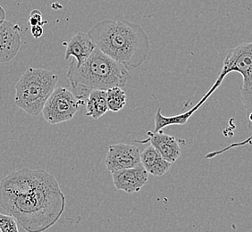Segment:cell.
Instances as JSON below:
<instances>
[{"instance_id": "14", "label": "cell", "mask_w": 252, "mask_h": 232, "mask_svg": "<svg viewBox=\"0 0 252 232\" xmlns=\"http://www.w3.org/2000/svg\"><path fill=\"white\" fill-rule=\"evenodd\" d=\"M126 92L120 87H114L107 89V100L108 110L117 113L121 111L126 105Z\"/></svg>"}, {"instance_id": "12", "label": "cell", "mask_w": 252, "mask_h": 232, "mask_svg": "<svg viewBox=\"0 0 252 232\" xmlns=\"http://www.w3.org/2000/svg\"><path fill=\"white\" fill-rule=\"evenodd\" d=\"M141 162L149 174L156 177L164 176L172 165L153 145L148 146L141 152Z\"/></svg>"}, {"instance_id": "9", "label": "cell", "mask_w": 252, "mask_h": 232, "mask_svg": "<svg viewBox=\"0 0 252 232\" xmlns=\"http://www.w3.org/2000/svg\"><path fill=\"white\" fill-rule=\"evenodd\" d=\"M111 174L117 189L128 194L139 192L149 179V173L141 163L135 167L120 170Z\"/></svg>"}, {"instance_id": "7", "label": "cell", "mask_w": 252, "mask_h": 232, "mask_svg": "<svg viewBox=\"0 0 252 232\" xmlns=\"http://www.w3.org/2000/svg\"><path fill=\"white\" fill-rule=\"evenodd\" d=\"M141 163V152L135 145L117 143L108 146L105 165L111 174L135 167Z\"/></svg>"}, {"instance_id": "8", "label": "cell", "mask_w": 252, "mask_h": 232, "mask_svg": "<svg viewBox=\"0 0 252 232\" xmlns=\"http://www.w3.org/2000/svg\"><path fill=\"white\" fill-rule=\"evenodd\" d=\"M22 45L21 28L18 25L0 21V63H8L15 58Z\"/></svg>"}, {"instance_id": "18", "label": "cell", "mask_w": 252, "mask_h": 232, "mask_svg": "<svg viewBox=\"0 0 252 232\" xmlns=\"http://www.w3.org/2000/svg\"><path fill=\"white\" fill-rule=\"evenodd\" d=\"M252 232V230H251V231H248V232Z\"/></svg>"}, {"instance_id": "17", "label": "cell", "mask_w": 252, "mask_h": 232, "mask_svg": "<svg viewBox=\"0 0 252 232\" xmlns=\"http://www.w3.org/2000/svg\"><path fill=\"white\" fill-rule=\"evenodd\" d=\"M32 34L34 39H39L43 35V28L41 25L32 26Z\"/></svg>"}, {"instance_id": "4", "label": "cell", "mask_w": 252, "mask_h": 232, "mask_svg": "<svg viewBox=\"0 0 252 232\" xmlns=\"http://www.w3.org/2000/svg\"><path fill=\"white\" fill-rule=\"evenodd\" d=\"M58 83L59 76L51 71L27 69L15 85V106L29 116H39Z\"/></svg>"}, {"instance_id": "3", "label": "cell", "mask_w": 252, "mask_h": 232, "mask_svg": "<svg viewBox=\"0 0 252 232\" xmlns=\"http://www.w3.org/2000/svg\"><path fill=\"white\" fill-rule=\"evenodd\" d=\"M67 79L73 94L85 105L90 92L125 87L131 79V74L126 65L96 48L81 64L73 58L68 68Z\"/></svg>"}, {"instance_id": "5", "label": "cell", "mask_w": 252, "mask_h": 232, "mask_svg": "<svg viewBox=\"0 0 252 232\" xmlns=\"http://www.w3.org/2000/svg\"><path fill=\"white\" fill-rule=\"evenodd\" d=\"M231 73L242 74L243 81L241 92L252 91V42L239 45L228 52L219 77L208 93L193 107L195 111H197L200 106L207 101L215 90L221 86L225 76Z\"/></svg>"}, {"instance_id": "16", "label": "cell", "mask_w": 252, "mask_h": 232, "mask_svg": "<svg viewBox=\"0 0 252 232\" xmlns=\"http://www.w3.org/2000/svg\"><path fill=\"white\" fill-rule=\"evenodd\" d=\"M29 24L31 26H36V25L43 26L47 24V21H43L42 14L39 10L34 9L30 14Z\"/></svg>"}, {"instance_id": "1", "label": "cell", "mask_w": 252, "mask_h": 232, "mask_svg": "<svg viewBox=\"0 0 252 232\" xmlns=\"http://www.w3.org/2000/svg\"><path fill=\"white\" fill-rule=\"evenodd\" d=\"M65 196L45 170H18L0 182V206L27 232H44L62 217Z\"/></svg>"}, {"instance_id": "10", "label": "cell", "mask_w": 252, "mask_h": 232, "mask_svg": "<svg viewBox=\"0 0 252 232\" xmlns=\"http://www.w3.org/2000/svg\"><path fill=\"white\" fill-rule=\"evenodd\" d=\"M141 144H145L150 142L158 150L167 162L171 164L175 163L179 159L182 150L180 143H185L183 140H177L174 136L165 134L163 130L157 131H148L147 139L143 141H135Z\"/></svg>"}, {"instance_id": "2", "label": "cell", "mask_w": 252, "mask_h": 232, "mask_svg": "<svg viewBox=\"0 0 252 232\" xmlns=\"http://www.w3.org/2000/svg\"><path fill=\"white\" fill-rule=\"evenodd\" d=\"M88 34L97 49L128 69L141 67L150 51V39L140 25L128 21L106 20Z\"/></svg>"}, {"instance_id": "19", "label": "cell", "mask_w": 252, "mask_h": 232, "mask_svg": "<svg viewBox=\"0 0 252 232\" xmlns=\"http://www.w3.org/2000/svg\"></svg>"}, {"instance_id": "11", "label": "cell", "mask_w": 252, "mask_h": 232, "mask_svg": "<svg viewBox=\"0 0 252 232\" xmlns=\"http://www.w3.org/2000/svg\"><path fill=\"white\" fill-rule=\"evenodd\" d=\"M97 47L90 35L85 32H78L66 42L65 60L73 57L78 64L83 63Z\"/></svg>"}, {"instance_id": "6", "label": "cell", "mask_w": 252, "mask_h": 232, "mask_svg": "<svg viewBox=\"0 0 252 232\" xmlns=\"http://www.w3.org/2000/svg\"><path fill=\"white\" fill-rule=\"evenodd\" d=\"M83 102L67 88L58 87L44 106L41 115L50 124L71 121L79 111Z\"/></svg>"}, {"instance_id": "13", "label": "cell", "mask_w": 252, "mask_h": 232, "mask_svg": "<svg viewBox=\"0 0 252 232\" xmlns=\"http://www.w3.org/2000/svg\"><path fill=\"white\" fill-rule=\"evenodd\" d=\"M86 105V116L98 120L102 116L107 114L108 110L107 100V90L95 89L90 92L85 101Z\"/></svg>"}, {"instance_id": "15", "label": "cell", "mask_w": 252, "mask_h": 232, "mask_svg": "<svg viewBox=\"0 0 252 232\" xmlns=\"http://www.w3.org/2000/svg\"><path fill=\"white\" fill-rule=\"evenodd\" d=\"M0 232H19L15 218L10 214L0 213Z\"/></svg>"}]
</instances>
